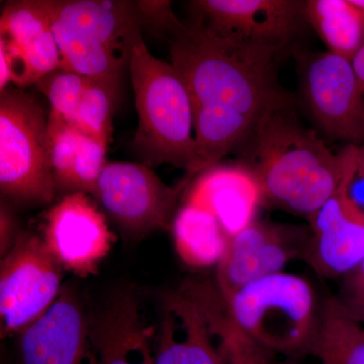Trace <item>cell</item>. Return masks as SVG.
<instances>
[{"label":"cell","mask_w":364,"mask_h":364,"mask_svg":"<svg viewBox=\"0 0 364 364\" xmlns=\"http://www.w3.org/2000/svg\"><path fill=\"white\" fill-rule=\"evenodd\" d=\"M188 183L184 178L170 188L143 163L109 162L95 198L124 232L141 237L172 227L179 196Z\"/></svg>","instance_id":"8"},{"label":"cell","mask_w":364,"mask_h":364,"mask_svg":"<svg viewBox=\"0 0 364 364\" xmlns=\"http://www.w3.org/2000/svg\"><path fill=\"white\" fill-rule=\"evenodd\" d=\"M356 168L358 165L338 191L308 219L310 240L304 260L321 277H343L364 258V213L347 193Z\"/></svg>","instance_id":"12"},{"label":"cell","mask_w":364,"mask_h":364,"mask_svg":"<svg viewBox=\"0 0 364 364\" xmlns=\"http://www.w3.org/2000/svg\"><path fill=\"white\" fill-rule=\"evenodd\" d=\"M61 265L43 239L23 233L16 237L1 261V336L20 335L58 298Z\"/></svg>","instance_id":"7"},{"label":"cell","mask_w":364,"mask_h":364,"mask_svg":"<svg viewBox=\"0 0 364 364\" xmlns=\"http://www.w3.org/2000/svg\"><path fill=\"white\" fill-rule=\"evenodd\" d=\"M140 11L143 28L168 43L193 102L196 157L188 181L238 153L268 112L293 102L277 77L287 52L220 37L196 18L182 23L170 1H141Z\"/></svg>","instance_id":"1"},{"label":"cell","mask_w":364,"mask_h":364,"mask_svg":"<svg viewBox=\"0 0 364 364\" xmlns=\"http://www.w3.org/2000/svg\"><path fill=\"white\" fill-rule=\"evenodd\" d=\"M43 241L63 269L85 277L97 272L114 237L90 196L72 193L48 212Z\"/></svg>","instance_id":"11"},{"label":"cell","mask_w":364,"mask_h":364,"mask_svg":"<svg viewBox=\"0 0 364 364\" xmlns=\"http://www.w3.org/2000/svg\"><path fill=\"white\" fill-rule=\"evenodd\" d=\"M0 50L6 55L11 82L35 85L61 66L49 16L40 0L6 2L0 18Z\"/></svg>","instance_id":"14"},{"label":"cell","mask_w":364,"mask_h":364,"mask_svg":"<svg viewBox=\"0 0 364 364\" xmlns=\"http://www.w3.org/2000/svg\"><path fill=\"white\" fill-rule=\"evenodd\" d=\"M306 13L328 52L354 59L364 44V14L351 0H306Z\"/></svg>","instance_id":"22"},{"label":"cell","mask_w":364,"mask_h":364,"mask_svg":"<svg viewBox=\"0 0 364 364\" xmlns=\"http://www.w3.org/2000/svg\"><path fill=\"white\" fill-rule=\"evenodd\" d=\"M90 78L76 72L58 69L40 79L36 86L47 97L52 114L75 127L79 105Z\"/></svg>","instance_id":"25"},{"label":"cell","mask_w":364,"mask_h":364,"mask_svg":"<svg viewBox=\"0 0 364 364\" xmlns=\"http://www.w3.org/2000/svg\"><path fill=\"white\" fill-rule=\"evenodd\" d=\"M224 303L237 329L261 348L289 359L309 355L321 304L306 279L277 273L246 284Z\"/></svg>","instance_id":"4"},{"label":"cell","mask_w":364,"mask_h":364,"mask_svg":"<svg viewBox=\"0 0 364 364\" xmlns=\"http://www.w3.org/2000/svg\"><path fill=\"white\" fill-rule=\"evenodd\" d=\"M351 2L364 14V0H351Z\"/></svg>","instance_id":"32"},{"label":"cell","mask_w":364,"mask_h":364,"mask_svg":"<svg viewBox=\"0 0 364 364\" xmlns=\"http://www.w3.org/2000/svg\"><path fill=\"white\" fill-rule=\"evenodd\" d=\"M347 193L354 205L364 213V174L358 172V168L348 182Z\"/></svg>","instance_id":"28"},{"label":"cell","mask_w":364,"mask_h":364,"mask_svg":"<svg viewBox=\"0 0 364 364\" xmlns=\"http://www.w3.org/2000/svg\"><path fill=\"white\" fill-rule=\"evenodd\" d=\"M119 83L90 79L79 105L75 128L109 145L112 119Z\"/></svg>","instance_id":"23"},{"label":"cell","mask_w":364,"mask_h":364,"mask_svg":"<svg viewBox=\"0 0 364 364\" xmlns=\"http://www.w3.org/2000/svg\"><path fill=\"white\" fill-rule=\"evenodd\" d=\"M309 355L320 364H364V326L330 296L321 303Z\"/></svg>","instance_id":"19"},{"label":"cell","mask_w":364,"mask_h":364,"mask_svg":"<svg viewBox=\"0 0 364 364\" xmlns=\"http://www.w3.org/2000/svg\"><path fill=\"white\" fill-rule=\"evenodd\" d=\"M13 218L11 217V215L4 210V208H1V247L2 251L4 249H7V246L9 244V239H11V234H13Z\"/></svg>","instance_id":"29"},{"label":"cell","mask_w":364,"mask_h":364,"mask_svg":"<svg viewBox=\"0 0 364 364\" xmlns=\"http://www.w3.org/2000/svg\"><path fill=\"white\" fill-rule=\"evenodd\" d=\"M303 102L314 123L333 140L364 141V95L350 60L331 52H293Z\"/></svg>","instance_id":"6"},{"label":"cell","mask_w":364,"mask_h":364,"mask_svg":"<svg viewBox=\"0 0 364 364\" xmlns=\"http://www.w3.org/2000/svg\"><path fill=\"white\" fill-rule=\"evenodd\" d=\"M336 298L349 315L364 326V258L342 277Z\"/></svg>","instance_id":"27"},{"label":"cell","mask_w":364,"mask_h":364,"mask_svg":"<svg viewBox=\"0 0 364 364\" xmlns=\"http://www.w3.org/2000/svg\"><path fill=\"white\" fill-rule=\"evenodd\" d=\"M45 11L75 26L102 43L126 63L142 38V18L136 1L40 0Z\"/></svg>","instance_id":"17"},{"label":"cell","mask_w":364,"mask_h":364,"mask_svg":"<svg viewBox=\"0 0 364 364\" xmlns=\"http://www.w3.org/2000/svg\"><path fill=\"white\" fill-rule=\"evenodd\" d=\"M352 65H353L354 71H355L356 76L359 85H360L361 91L364 95V44L360 50L355 55L354 59L352 60Z\"/></svg>","instance_id":"30"},{"label":"cell","mask_w":364,"mask_h":364,"mask_svg":"<svg viewBox=\"0 0 364 364\" xmlns=\"http://www.w3.org/2000/svg\"><path fill=\"white\" fill-rule=\"evenodd\" d=\"M172 232L177 253L191 267L219 264L230 241L214 215L186 203L176 213Z\"/></svg>","instance_id":"21"},{"label":"cell","mask_w":364,"mask_h":364,"mask_svg":"<svg viewBox=\"0 0 364 364\" xmlns=\"http://www.w3.org/2000/svg\"><path fill=\"white\" fill-rule=\"evenodd\" d=\"M200 301L188 289L163 306L155 364H226Z\"/></svg>","instance_id":"16"},{"label":"cell","mask_w":364,"mask_h":364,"mask_svg":"<svg viewBox=\"0 0 364 364\" xmlns=\"http://www.w3.org/2000/svg\"><path fill=\"white\" fill-rule=\"evenodd\" d=\"M50 158L57 193H74V165L81 132L62 117L49 112L48 122Z\"/></svg>","instance_id":"24"},{"label":"cell","mask_w":364,"mask_h":364,"mask_svg":"<svg viewBox=\"0 0 364 364\" xmlns=\"http://www.w3.org/2000/svg\"><path fill=\"white\" fill-rule=\"evenodd\" d=\"M90 323L97 364H155L153 329L144 322L133 294H117Z\"/></svg>","instance_id":"18"},{"label":"cell","mask_w":364,"mask_h":364,"mask_svg":"<svg viewBox=\"0 0 364 364\" xmlns=\"http://www.w3.org/2000/svg\"><path fill=\"white\" fill-rule=\"evenodd\" d=\"M18 364H97L91 323L64 287L42 316L20 334Z\"/></svg>","instance_id":"13"},{"label":"cell","mask_w":364,"mask_h":364,"mask_svg":"<svg viewBox=\"0 0 364 364\" xmlns=\"http://www.w3.org/2000/svg\"><path fill=\"white\" fill-rule=\"evenodd\" d=\"M262 202L259 181L240 162L219 163L200 172L186 196V203L214 215L230 238L255 221Z\"/></svg>","instance_id":"15"},{"label":"cell","mask_w":364,"mask_h":364,"mask_svg":"<svg viewBox=\"0 0 364 364\" xmlns=\"http://www.w3.org/2000/svg\"><path fill=\"white\" fill-rule=\"evenodd\" d=\"M195 18L220 37L269 46L287 53L309 25L303 0H196Z\"/></svg>","instance_id":"9"},{"label":"cell","mask_w":364,"mask_h":364,"mask_svg":"<svg viewBox=\"0 0 364 364\" xmlns=\"http://www.w3.org/2000/svg\"><path fill=\"white\" fill-rule=\"evenodd\" d=\"M265 364H296L294 363H293V361L291 360H286V361H275L274 359H273L272 358H270L269 359H268V360L267 361V363Z\"/></svg>","instance_id":"31"},{"label":"cell","mask_w":364,"mask_h":364,"mask_svg":"<svg viewBox=\"0 0 364 364\" xmlns=\"http://www.w3.org/2000/svg\"><path fill=\"white\" fill-rule=\"evenodd\" d=\"M49 114L33 95L9 86L0 95V188L23 205H47L56 195L50 158Z\"/></svg>","instance_id":"5"},{"label":"cell","mask_w":364,"mask_h":364,"mask_svg":"<svg viewBox=\"0 0 364 364\" xmlns=\"http://www.w3.org/2000/svg\"><path fill=\"white\" fill-rule=\"evenodd\" d=\"M46 14L49 16L61 54V68L76 72L87 78L119 83L122 72L128 63L75 26L48 11Z\"/></svg>","instance_id":"20"},{"label":"cell","mask_w":364,"mask_h":364,"mask_svg":"<svg viewBox=\"0 0 364 364\" xmlns=\"http://www.w3.org/2000/svg\"><path fill=\"white\" fill-rule=\"evenodd\" d=\"M138 112L134 150L147 166L168 163L186 174L196 157L195 117L186 83L171 63L138 40L129 62Z\"/></svg>","instance_id":"3"},{"label":"cell","mask_w":364,"mask_h":364,"mask_svg":"<svg viewBox=\"0 0 364 364\" xmlns=\"http://www.w3.org/2000/svg\"><path fill=\"white\" fill-rule=\"evenodd\" d=\"M267 360L263 361V363H261V364H265V363H267Z\"/></svg>","instance_id":"33"},{"label":"cell","mask_w":364,"mask_h":364,"mask_svg":"<svg viewBox=\"0 0 364 364\" xmlns=\"http://www.w3.org/2000/svg\"><path fill=\"white\" fill-rule=\"evenodd\" d=\"M310 229L296 225L254 221L230 238L217 269L218 291L227 301L254 280L282 272L291 261L305 257Z\"/></svg>","instance_id":"10"},{"label":"cell","mask_w":364,"mask_h":364,"mask_svg":"<svg viewBox=\"0 0 364 364\" xmlns=\"http://www.w3.org/2000/svg\"><path fill=\"white\" fill-rule=\"evenodd\" d=\"M107 144L100 142L81 133L77 156L74 165V193L95 196L98 179L107 165Z\"/></svg>","instance_id":"26"},{"label":"cell","mask_w":364,"mask_h":364,"mask_svg":"<svg viewBox=\"0 0 364 364\" xmlns=\"http://www.w3.org/2000/svg\"><path fill=\"white\" fill-rule=\"evenodd\" d=\"M358 149L348 145L334 154L304 126L293 100L268 112L238 155L259 181L264 202L308 220L355 168Z\"/></svg>","instance_id":"2"}]
</instances>
